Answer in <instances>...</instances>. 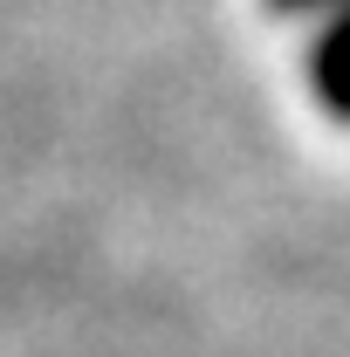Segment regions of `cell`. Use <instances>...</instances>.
Masks as SVG:
<instances>
[{
  "label": "cell",
  "instance_id": "cell-1",
  "mask_svg": "<svg viewBox=\"0 0 350 357\" xmlns=\"http://www.w3.org/2000/svg\"><path fill=\"white\" fill-rule=\"evenodd\" d=\"M316 89L337 117H350V14H337V28L316 42Z\"/></svg>",
  "mask_w": 350,
  "mask_h": 357
},
{
  "label": "cell",
  "instance_id": "cell-2",
  "mask_svg": "<svg viewBox=\"0 0 350 357\" xmlns=\"http://www.w3.org/2000/svg\"><path fill=\"white\" fill-rule=\"evenodd\" d=\"M275 7H323V0H275Z\"/></svg>",
  "mask_w": 350,
  "mask_h": 357
}]
</instances>
